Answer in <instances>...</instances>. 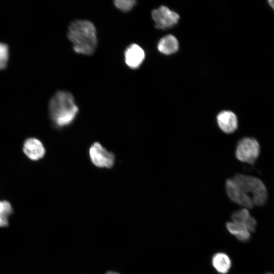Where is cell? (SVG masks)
<instances>
[{
    "label": "cell",
    "instance_id": "1",
    "mask_svg": "<svg viewBox=\"0 0 274 274\" xmlns=\"http://www.w3.org/2000/svg\"><path fill=\"white\" fill-rule=\"evenodd\" d=\"M78 111L74 96L68 92H57L49 102L50 118L53 125L58 128L70 125L76 118Z\"/></svg>",
    "mask_w": 274,
    "mask_h": 274
},
{
    "label": "cell",
    "instance_id": "2",
    "mask_svg": "<svg viewBox=\"0 0 274 274\" xmlns=\"http://www.w3.org/2000/svg\"><path fill=\"white\" fill-rule=\"evenodd\" d=\"M67 37L77 53L89 55L93 54L96 49V29L89 21L76 20L72 22L68 27Z\"/></svg>",
    "mask_w": 274,
    "mask_h": 274
},
{
    "label": "cell",
    "instance_id": "3",
    "mask_svg": "<svg viewBox=\"0 0 274 274\" xmlns=\"http://www.w3.org/2000/svg\"><path fill=\"white\" fill-rule=\"evenodd\" d=\"M232 178L243 191L252 197L255 205L262 206L266 203L267 189L260 179L241 173H236Z\"/></svg>",
    "mask_w": 274,
    "mask_h": 274
},
{
    "label": "cell",
    "instance_id": "4",
    "mask_svg": "<svg viewBox=\"0 0 274 274\" xmlns=\"http://www.w3.org/2000/svg\"><path fill=\"white\" fill-rule=\"evenodd\" d=\"M260 152L259 144L255 139L244 137L236 143L234 155L239 161L253 165L259 157Z\"/></svg>",
    "mask_w": 274,
    "mask_h": 274
},
{
    "label": "cell",
    "instance_id": "5",
    "mask_svg": "<svg viewBox=\"0 0 274 274\" xmlns=\"http://www.w3.org/2000/svg\"><path fill=\"white\" fill-rule=\"evenodd\" d=\"M224 188L227 198L233 203L247 209L254 208L255 204L252 197L243 191L232 177L225 180Z\"/></svg>",
    "mask_w": 274,
    "mask_h": 274
},
{
    "label": "cell",
    "instance_id": "6",
    "mask_svg": "<svg viewBox=\"0 0 274 274\" xmlns=\"http://www.w3.org/2000/svg\"><path fill=\"white\" fill-rule=\"evenodd\" d=\"M89 154L92 163L98 167L111 168L114 165V154L98 142L93 143L90 146Z\"/></svg>",
    "mask_w": 274,
    "mask_h": 274
},
{
    "label": "cell",
    "instance_id": "7",
    "mask_svg": "<svg viewBox=\"0 0 274 274\" xmlns=\"http://www.w3.org/2000/svg\"><path fill=\"white\" fill-rule=\"evenodd\" d=\"M152 17L155 22V27L162 29L175 25L180 18L179 14L164 6L153 10Z\"/></svg>",
    "mask_w": 274,
    "mask_h": 274
},
{
    "label": "cell",
    "instance_id": "8",
    "mask_svg": "<svg viewBox=\"0 0 274 274\" xmlns=\"http://www.w3.org/2000/svg\"><path fill=\"white\" fill-rule=\"evenodd\" d=\"M219 129L225 134H231L238 128V121L236 114L230 110H222L216 117Z\"/></svg>",
    "mask_w": 274,
    "mask_h": 274
},
{
    "label": "cell",
    "instance_id": "9",
    "mask_svg": "<svg viewBox=\"0 0 274 274\" xmlns=\"http://www.w3.org/2000/svg\"><path fill=\"white\" fill-rule=\"evenodd\" d=\"M23 151L30 160L37 161L45 154V149L41 141L35 138L27 139L23 143Z\"/></svg>",
    "mask_w": 274,
    "mask_h": 274
},
{
    "label": "cell",
    "instance_id": "10",
    "mask_svg": "<svg viewBox=\"0 0 274 274\" xmlns=\"http://www.w3.org/2000/svg\"><path fill=\"white\" fill-rule=\"evenodd\" d=\"M124 55L126 64L132 69L138 68L142 63L145 56L143 49L135 44H131L127 48Z\"/></svg>",
    "mask_w": 274,
    "mask_h": 274
},
{
    "label": "cell",
    "instance_id": "11",
    "mask_svg": "<svg viewBox=\"0 0 274 274\" xmlns=\"http://www.w3.org/2000/svg\"><path fill=\"white\" fill-rule=\"evenodd\" d=\"M231 221L244 226L250 232L255 230L257 225L255 219L250 215L248 209L244 208L232 213Z\"/></svg>",
    "mask_w": 274,
    "mask_h": 274
},
{
    "label": "cell",
    "instance_id": "12",
    "mask_svg": "<svg viewBox=\"0 0 274 274\" xmlns=\"http://www.w3.org/2000/svg\"><path fill=\"white\" fill-rule=\"evenodd\" d=\"M158 51L165 55H170L178 51L179 43L173 35H168L162 38L157 45Z\"/></svg>",
    "mask_w": 274,
    "mask_h": 274
},
{
    "label": "cell",
    "instance_id": "13",
    "mask_svg": "<svg viewBox=\"0 0 274 274\" xmlns=\"http://www.w3.org/2000/svg\"><path fill=\"white\" fill-rule=\"evenodd\" d=\"M226 227L228 232L240 241L247 242L251 238V232L241 224L230 221L226 223Z\"/></svg>",
    "mask_w": 274,
    "mask_h": 274
},
{
    "label": "cell",
    "instance_id": "14",
    "mask_svg": "<svg viewBox=\"0 0 274 274\" xmlns=\"http://www.w3.org/2000/svg\"><path fill=\"white\" fill-rule=\"evenodd\" d=\"M212 264L218 272L225 274L230 269L231 262L227 255L224 253H218L212 258Z\"/></svg>",
    "mask_w": 274,
    "mask_h": 274
},
{
    "label": "cell",
    "instance_id": "15",
    "mask_svg": "<svg viewBox=\"0 0 274 274\" xmlns=\"http://www.w3.org/2000/svg\"><path fill=\"white\" fill-rule=\"evenodd\" d=\"M12 213V207L9 201H0V227L8 225L9 217Z\"/></svg>",
    "mask_w": 274,
    "mask_h": 274
},
{
    "label": "cell",
    "instance_id": "16",
    "mask_svg": "<svg viewBox=\"0 0 274 274\" xmlns=\"http://www.w3.org/2000/svg\"><path fill=\"white\" fill-rule=\"evenodd\" d=\"M136 2L133 0H116L114 5L118 9L126 12L130 10L135 5Z\"/></svg>",
    "mask_w": 274,
    "mask_h": 274
},
{
    "label": "cell",
    "instance_id": "17",
    "mask_svg": "<svg viewBox=\"0 0 274 274\" xmlns=\"http://www.w3.org/2000/svg\"><path fill=\"white\" fill-rule=\"evenodd\" d=\"M8 47L6 44L0 43V70L5 68L8 60Z\"/></svg>",
    "mask_w": 274,
    "mask_h": 274
},
{
    "label": "cell",
    "instance_id": "18",
    "mask_svg": "<svg viewBox=\"0 0 274 274\" xmlns=\"http://www.w3.org/2000/svg\"><path fill=\"white\" fill-rule=\"evenodd\" d=\"M268 3L269 6L271 7V8L273 9L274 11V0H269L267 1Z\"/></svg>",
    "mask_w": 274,
    "mask_h": 274
},
{
    "label": "cell",
    "instance_id": "19",
    "mask_svg": "<svg viewBox=\"0 0 274 274\" xmlns=\"http://www.w3.org/2000/svg\"><path fill=\"white\" fill-rule=\"evenodd\" d=\"M106 274H119L118 272H116L114 271H108Z\"/></svg>",
    "mask_w": 274,
    "mask_h": 274
},
{
    "label": "cell",
    "instance_id": "20",
    "mask_svg": "<svg viewBox=\"0 0 274 274\" xmlns=\"http://www.w3.org/2000/svg\"><path fill=\"white\" fill-rule=\"evenodd\" d=\"M265 274H273V273H270V272H267V273H266Z\"/></svg>",
    "mask_w": 274,
    "mask_h": 274
}]
</instances>
